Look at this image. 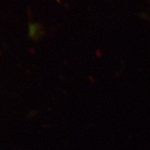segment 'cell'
<instances>
[{"mask_svg": "<svg viewBox=\"0 0 150 150\" xmlns=\"http://www.w3.org/2000/svg\"><path fill=\"white\" fill-rule=\"evenodd\" d=\"M40 29L39 26L35 23H30L29 25L28 35L31 38H35L37 36V33Z\"/></svg>", "mask_w": 150, "mask_h": 150, "instance_id": "1", "label": "cell"}]
</instances>
